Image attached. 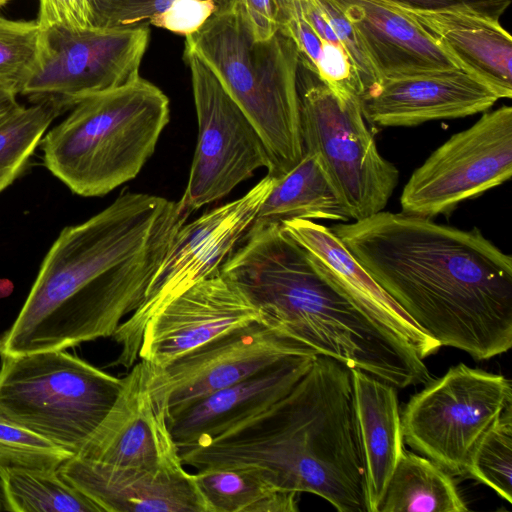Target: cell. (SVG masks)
<instances>
[{"label":"cell","instance_id":"obj_1","mask_svg":"<svg viewBox=\"0 0 512 512\" xmlns=\"http://www.w3.org/2000/svg\"><path fill=\"white\" fill-rule=\"evenodd\" d=\"M188 217L176 201L122 192L88 220L64 227L18 316L0 336V357L112 337L141 304Z\"/></svg>","mask_w":512,"mask_h":512},{"label":"cell","instance_id":"obj_2","mask_svg":"<svg viewBox=\"0 0 512 512\" xmlns=\"http://www.w3.org/2000/svg\"><path fill=\"white\" fill-rule=\"evenodd\" d=\"M329 228L441 346L476 360L512 347V258L479 229L383 211Z\"/></svg>","mask_w":512,"mask_h":512},{"label":"cell","instance_id":"obj_3","mask_svg":"<svg viewBox=\"0 0 512 512\" xmlns=\"http://www.w3.org/2000/svg\"><path fill=\"white\" fill-rule=\"evenodd\" d=\"M169 118L168 97L140 76L76 104L43 136V164L73 193L104 196L138 175Z\"/></svg>","mask_w":512,"mask_h":512},{"label":"cell","instance_id":"obj_4","mask_svg":"<svg viewBox=\"0 0 512 512\" xmlns=\"http://www.w3.org/2000/svg\"><path fill=\"white\" fill-rule=\"evenodd\" d=\"M210 68L252 122L277 178L302 158L297 76L299 55L280 29L269 39H254L232 10L210 18L186 37L185 45Z\"/></svg>","mask_w":512,"mask_h":512},{"label":"cell","instance_id":"obj_5","mask_svg":"<svg viewBox=\"0 0 512 512\" xmlns=\"http://www.w3.org/2000/svg\"><path fill=\"white\" fill-rule=\"evenodd\" d=\"M0 420L79 455L102 423L122 378L53 350L1 357Z\"/></svg>","mask_w":512,"mask_h":512},{"label":"cell","instance_id":"obj_6","mask_svg":"<svg viewBox=\"0 0 512 512\" xmlns=\"http://www.w3.org/2000/svg\"><path fill=\"white\" fill-rule=\"evenodd\" d=\"M301 67L297 86L304 152L319 158L350 220L383 211L398 184L399 171L380 154L359 97L340 101L314 73Z\"/></svg>","mask_w":512,"mask_h":512},{"label":"cell","instance_id":"obj_7","mask_svg":"<svg viewBox=\"0 0 512 512\" xmlns=\"http://www.w3.org/2000/svg\"><path fill=\"white\" fill-rule=\"evenodd\" d=\"M510 404L508 378L460 363L410 398L403 439L450 475L466 477L477 442Z\"/></svg>","mask_w":512,"mask_h":512},{"label":"cell","instance_id":"obj_8","mask_svg":"<svg viewBox=\"0 0 512 512\" xmlns=\"http://www.w3.org/2000/svg\"><path fill=\"white\" fill-rule=\"evenodd\" d=\"M275 181L267 174L242 197L179 228L141 304L112 335L121 347L112 365L130 369L139 358L142 335L150 319L173 298L219 271L252 225Z\"/></svg>","mask_w":512,"mask_h":512},{"label":"cell","instance_id":"obj_9","mask_svg":"<svg viewBox=\"0 0 512 512\" xmlns=\"http://www.w3.org/2000/svg\"><path fill=\"white\" fill-rule=\"evenodd\" d=\"M150 28H41L36 66L20 90L32 104L53 101L63 112L82 100L140 77Z\"/></svg>","mask_w":512,"mask_h":512},{"label":"cell","instance_id":"obj_10","mask_svg":"<svg viewBox=\"0 0 512 512\" xmlns=\"http://www.w3.org/2000/svg\"><path fill=\"white\" fill-rule=\"evenodd\" d=\"M198 121V141L179 206L187 215L229 194L270 158L258 131L210 68L184 46Z\"/></svg>","mask_w":512,"mask_h":512},{"label":"cell","instance_id":"obj_11","mask_svg":"<svg viewBox=\"0 0 512 512\" xmlns=\"http://www.w3.org/2000/svg\"><path fill=\"white\" fill-rule=\"evenodd\" d=\"M512 175V108L485 112L455 133L405 184L401 212L433 218L508 181Z\"/></svg>","mask_w":512,"mask_h":512},{"label":"cell","instance_id":"obj_12","mask_svg":"<svg viewBox=\"0 0 512 512\" xmlns=\"http://www.w3.org/2000/svg\"><path fill=\"white\" fill-rule=\"evenodd\" d=\"M316 353L260 319L220 334L163 367L156 377L168 396V412L238 383L279 361Z\"/></svg>","mask_w":512,"mask_h":512},{"label":"cell","instance_id":"obj_13","mask_svg":"<svg viewBox=\"0 0 512 512\" xmlns=\"http://www.w3.org/2000/svg\"><path fill=\"white\" fill-rule=\"evenodd\" d=\"M122 380L112 408L74 456L123 467L157 468L182 462L169 431L168 396L155 366L139 360Z\"/></svg>","mask_w":512,"mask_h":512},{"label":"cell","instance_id":"obj_14","mask_svg":"<svg viewBox=\"0 0 512 512\" xmlns=\"http://www.w3.org/2000/svg\"><path fill=\"white\" fill-rule=\"evenodd\" d=\"M260 319L220 270L173 298L147 323L139 359L163 367L220 334Z\"/></svg>","mask_w":512,"mask_h":512},{"label":"cell","instance_id":"obj_15","mask_svg":"<svg viewBox=\"0 0 512 512\" xmlns=\"http://www.w3.org/2000/svg\"><path fill=\"white\" fill-rule=\"evenodd\" d=\"M499 97L462 69L381 78L359 95L366 121L378 127H410L485 112Z\"/></svg>","mask_w":512,"mask_h":512},{"label":"cell","instance_id":"obj_16","mask_svg":"<svg viewBox=\"0 0 512 512\" xmlns=\"http://www.w3.org/2000/svg\"><path fill=\"white\" fill-rule=\"evenodd\" d=\"M58 473L103 512H208L194 474L182 462L141 468L72 456Z\"/></svg>","mask_w":512,"mask_h":512},{"label":"cell","instance_id":"obj_17","mask_svg":"<svg viewBox=\"0 0 512 512\" xmlns=\"http://www.w3.org/2000/svg\"><path fill=\"white\" fill-rule=\"evenodd\" d=\"M316 356L283 359L238 383L169 410V431L178 449L202 444L271 406L298 383Z\"/></svg>","mask_w":512,"mask_h":512},{"label":"cell","instance_id":"obj_18","mask_svg":"<svg viewBox=\"0 0 512 512\" xmlns=\"http://www.w3.org/2000/svg\"><path fill=\"white\" fill-rule=\"evenodd\" d=\"M281 225L306 250L321 274L367 316L404 339L423 360L438 351L441 345L416 325L329 227L306 219Z\"/></svg>","mask_w":512,"mask_h":512},{"label":"cell","instance_id":"obj_19","mask_svg":"<svg viewBox=\"0 0 512 512\" xmlns=\"http://www.w3.org/2000/svg\"><path fill=\"white\" fill-rule=\"evenodd\" d=\"M335 2L358 31L379 80L461 69L435 38L403 10L378 0Z\"/></svg>","mask_w":512,"mask_h":512},{"label":"cell","instance_id":"obj_20","mask_svg":"<svg viewBox=\"0 0 512 512\" xmlns=\"http://www.w3.org/2000/svg\"><path fill=\"white\" fill-rule=\"evenodd\" d=\"M399 9L429 32L461 69L488 85L499 99L512 97V38L499 21L460 12Z\"/></svg>","mask_w":512,"mask_h":512},{"label":"cell","instance_id":"obj_21","mask_svg":"<svg viewBox=\"0 0 512 512\" xmlns=\"http://www.w3.org/2000/svg\"><path fill=\"white\" fill-rule=\"evenodd\" d=\"M364 467L367 512H378L404 449L396 387L351 369Z\"/></svg>","mask_w":512,"mask_h":512},{"label":"cell","instance_id":"obj_22","mask_svg":"<svg viewBox=\"0 0 512 512\" xmlns=\"http://www.w3.org/2000/svg\"><path fill=\"white\" fill-rule=\"evenodd\" d=\"M294 219L350 221L339 194L313 153L304 152L292 169L276 178L252 224H282Z\"/></svg>","mask_w":512,"mask_h":512},{"label":"cell","instance_id":"obj_23","mask_svg":"<svg viewBox=\"0 0 512 512\" xmlns=\"http://www.w3.org/2000/svg\"><path fill=\"white\" fill-rule=\"evenodd\" d=\"M208 512H297L298 495L279 489L256 466L205 467L194 473Z\"/></svg>","mask_w":512,"mask_h":512},{"label":"cell","instance_id":"obj_24","mask_svg":"<svg viewBox=\"0 0 512 512\" xmlns=\"http://www.w3.org/2000/svg\"><path fill=\"white\" fill-rule=\"evenodd\" d=\"M234 0H95L93 28L153 25L185 37L210 18L233 9Z\"/></svg>","mask_w":512,"mask_h":512},{"label":"cell","instance_id":"obj_25","mask_svg":"<svg viewBox=\"0 0 512 512\" xmlns=\"http://www.w3.org/2000/svg\"><path fill=\"white\" fill-rule=\"evenodd\" d=\"M452 477L431 459L403 449L378 512H466Z\"/></svg>","mask_w":512,"mask_h":512},{"label":"cell","instance_id":"obj_26","mask_svg":"<svg viewBox=\"0 0 512 512\" xmlns=\"http://www.w3.org/2000/svg\"><path fill=\"white\" fill-rule=\"evenodd\" d=\"M5 510L14 512H103L66 482L58 470H7L0 473Z\"/></svg>","mask_w":512,"mask_h":512},{"label":"cell","instance_id":"obj_27","mask_svg":"<svg viewBox=\"0 0 512 512\" xmlns=\"http://www.w3.org/2000/svg\"><path fill=\"white\" fill-rule=\"evenodd\" d=\"M62 114L51 100L19 105L0 116V193L24 171L53 120Z\"/></svg>","mask_w":512,"mask_h":512},{"label":"cell","instance_id":"obj_28","mask_svg":"<svg viewBox=\"0 0 512 512\" xmlns=\"http://www.w3.org/2000/svg\"><path fill=\"white\" fill-rule=\"evenodd\" d=\"M512 503V404L505 407L477 442L467 476Z\"/></svg>","mask_w":512,"mask_h":512},{"label":"cell","instance_id":"obj_29","mask_svg":"<svg viewBox=\"0 0 512 512\" xmlns=\"http://www.w3.org/2000/svg\"><path fill=\"white\" fill-rule=\"evenodd\" d=\"M41 27L37 20L0 17V85L17 94L32 74L39 55Z\"/></svg>","mask_w":512,"mask_h":512},{"label":"cell","instance_id":"obj_30","mask_svg":"<svg viewBox=\"0 0 512 512\" xmlns=\"http://www.w3.org/2000/svg\"><path fill=\"white\" fill-rule=\"evenodd\" d=\"M72 456L41 435L0 420V473L7 470H58Z\"/></svg>","mask_w":512,"mask_h":512},{"label":"cell","instance_id":"obj_31","mask_svg":"<svg viewBox=\"0 0 512 512\" xmlns=\"http://www.w3.org/2000/svg\"><path fill=\"white\" fill-rule=\"evenodd\" d=\"M319 1L329 23L356 70L360 84V94H362L379 81V76L369 54L355 26L335 0Z\"/></svg>","mask_w":512,"mask_h":512},{"label":"cell","instance_id":"obj_32","mask_svg":"<svg viewBox=\"0 0 512 512\" xmlns=\"http://www.w3.org/2000/svg\"><path fill=\"white\" fill-rule=\"evenodd\" d=\"M392 6L418 12H460L495 21L511 0H378Z\"/></svg>","mask_w":512,"mask_h":512},{"label":"cell","instance_id":"obj_33","mask_svg":"<svg viewBox=\"0 0 512 512\" xmlns=\"http://www.w3.org/2000/svg\"><path fill=\"white\" fill-rule=\"evenodd\" d=\"M95 0H39L37 22L41 28L59 25L70 28H93Z\"/></svg>","mask_w":512,"mask_h":512},{"label":"cell","instance_id":"obj_34","mask_svg":"<svg viewBox=\"0 0 512 512\" xmlns=\"http://www.w3.org/2000/svg\"><path fill=\"white\" fill-rule=\"evenodd\" d=\"M233 11L257 41L267 40L279 30L271 0H234Z\"/></svg>","mask_w":512,"mask_h":512},{"label":"cell","instance_id":"obj_35","mask_svg":"<svg viewBox=\"0 0 512 512\" xmlns=\"http://www.w3.org/2000/svg\"><path fill=\"white\" fill-rule=\"evenodd\" d=\"M16 96L15 91L0 85V116L20 105Z\"/></svg>","mask_w":512,"mask_h":512},{"label":"cell","instance_id":"obj_36","mask_svg":"<svg viewBox=\"0 0 512 512\" xmlns=\"http://www.w3.org/2000/svg\"><path fill=\"white\" fill-rule=\"evenodd\" d=\"M10 0H0V8L6 5Z\"/></svg>","mask_w":512,"mask_h":512},{"label":"cell","instance_id":"obj_37","mask_svg":"<svg viewBox=\"0 0 512 512\" xmlns=\"http://www.w3.org/2000/svg\"><path fill=\"white\" fill-rule=\"evenodd\" d=\"M2 502H1V499H0V510H2Z\"/></svg>","mask_w":512,"mask_h":512}]
</instances>
